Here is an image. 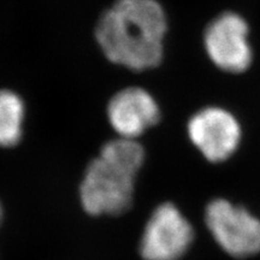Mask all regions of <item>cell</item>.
<instances>
[{
	"label": "cell",
	"instance_id": "obj_1",
	"mask_svg": "<svg viewBox=\"0 0 260 260\" xmlns=\"http://www.w3.org/2000/svg\"><path fill=\"white\" fill-rule=\"evenodd\" d=\"M167 16L157 0H117L98 21L96 41L112 63L134 71L162 59Z\"/></svg>",
	"mask_w": 260,
	"mask_h": 260
},
{
	"label": "cell",
	"instance_id": "obj_2",
	"mask_svg": "<svg viewBox=\"0 0 260 260\" xmlns=\"http://www.w3.org/2000/svg\"><path fill=\"white\" fill-rule=\"evenodd\" d=\"M144 159V148L134 139L118 138L104 145L81 184L83 209L93 216L125 212L133 203L135 176Z\"/></svg>",
	"mask_w": 260,
	"mask_h": 260
},
{
	"label": "cell",
	"instance_id": "obj_3",
	"mask_svg": "<svg viewBox=\"0 0 260 260\" xmlns=\"http://www.w3.org/2000/svg\"><path fill=\"white\" fill-rule=\"evenodd\" d=\"M205 219L218 245L236 258L256 254L260 252V220L243 207L229 201H211Z\"/></svg>",
	"mask_w": 260,
	"mask_h": 260
},
{
	"label": "cell",
	"instance_id": "obj_4",
	"mask_svg": "<svg viewBox=\"0 0 260 260\" xmlns=\"http://www.w3.org/2000/svg\"><path fill=\"white\" fill-rule=\"evenodd\" d=\"M193 241V228L175 205L162 204L146 224L140 253L145 260H178Z\"/></svg>",
	"mask_w": 260,
	"mask_h": 260
},
{
	"label": "cell",
	"instance_id": "obj_5",
	"mask_svg": "<svg viewBox=\"0 0 260 260\" xmlns=\"http://www.w3.org/2000/svg\"><path fill=\"white\" fill-rule=\"evenodd\" d=\"M205 48L216 67L228 73H242L251 65L248 25L241 16L224 12L206 28Z\"/></svg>",
	"mask_w": 260,
	"mask_h": 260
},
{
	"label": "cell",
	"instance_id": "obj_6",
	"mask_svg": "<svg viewBox=\"0 0 260 260\" xmlns=\"http://www.w3.org/2000/svg\"><path fill=\"white\" fill-rule=\"evenodd\" d=\"M188 135L207 160L218 162L236 151L241 140V128L226 110L206 107L189 119Z\"/></svg>",
	"mask_w": 260,
	"mask_h": 260
},
{
	"label": "cell",
	"instance_id": "obj_7",
	"mask_svg": "<svg viewBox=\"0 0 260 260\" xmlns=\"http://www.w3.org/2000/svg\"><path fill=\"white\" fill-rule=\"evenodd\" d=\"M107 118L119 138L135 140L157 124L160 110L147 90L128 87L111 98L107 105Z\"/></svg>",
	"mask_w": 260,
	"mask_h": 260
},
{
	"label": "cell",
	"instance_id": "obj_8",
	"mask_svg": "<svg viewBox=\"0 0 260 260\" xmlns=\"http://www.w3.org/2000/svg\"><path fill=\"white\" fill-rule=\"evenodd\" d=\"M24 103L17 93L0 89V147H12L23 133Z\"/></svg>",
	"mask_w": 260,
	"mask_h": 260
},
{
	"label": "cell",
	"instance_id": "obj_9",
	"mask_svg": "<svg viewBox=\"0 0 260 260\" xmlns=\"http://www.w3.org/2000/svg\"><path fill=\"white\" fill-rule=\"evenodd\" d=\"M2 216H3V210H2V205H0V222H2Z\"/></svg>",
	"mask_w": 260,
	"mask_h": 260
}]
</instances>
